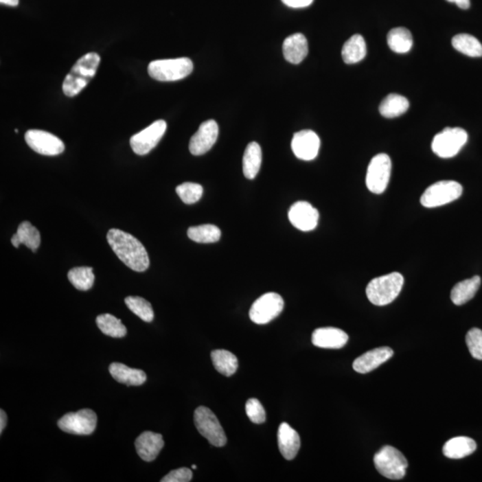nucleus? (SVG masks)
Returning <instances> with one entry per match:
<instances>
[{
  "instance_id": "obj_1",
  "label": "nucleus",
  "mask_w": 482,
  "mask_h": 482,
  "mask_svg": "<svg viewBox=\"0 0 482 482\" xmlns=\"http://www.w3.org/2000/svg\"><path fill=\"white\" fill-rule=\"evenodd\" d=\"M107 242L122 262L135 271L145 272L150 267V257L147 250L139 240L127 232L111 229L107 232Z\"/></svg>"
},
{
  "instance_id": "obj_2",
  "label": "nucleus",
  "mask_w": 482,
  "mask_h": 482,
  "mask_svg": "<svg viewBox=\"0 0 482 482\" xmlns=\"http://www.w3.org/2000/svg\"><path fill=\"white\" fill-rule=\"evenodd\" d=\"M100 56L97 53H88L73 65L62 83L65 96H77L89 84L97 71Z\"/></svg>"
},
{
  "instance_id": "obj_3",
  "label": "nucleus",
  "mask_w": 482,
  "mask_h": 482,
  "mask_svg": "<svg viewBox=\"0 0 482 482\" xmlns=\"http://www.w3.org/2000/svg\"><path fill=\"white\" fill-rule=\"evenodd\" d=\"M404 285V277L400 273L377 277L366 287V296L375 306H387L394 301L400 294Z\"/></svg>"
},
{
  "instance_id": "obj_4",
  "label": "nucleus",
  "mask_w": 482,
  "mask_h": 482,
  "mask_svg": "<svg viewBox=\"0 0 482 482\" xmlns=\"http://www.w3.org/2000/svg\"><path fill=\"white\" fill-rule=\"evenodd\" d=\"M151 78L159 82H175L186 78L193 71V62L190 58L162 59L152 61L148 65Z\"/></svg>"
},
{
  "instance_id": "obj_5",
  "label": "nucleus",
  "mask_w": 482,
  "mask_h": 482,
  "mask_svg": "<svg viewBox=\"0 0 482 482\" xmlns=\"http://www.w3.org/2000/svg\"><path fill=\"white\" fill-rule=\"evenodd\" d=\"M374 466L384 477L391 480H400L406 473L409 463L406 458L397 448L391 446H383L374 455Z\"/></svg>"
},
{
  "instance_id": "obj_6",
  "label": "nucleus",
  "mask_w": 482,
  "mask_h": 482,
  "mask_svg": "<svg viewBox=\"0 0 482 482\" xmlns=\"http://www.w3.org/2000/svg\"><path fill=\"white\" fill-rule=\"evenodd\" d=\"M468 139V134L462 128H446L434 137L431 148L437 157L451 159L457 156Z\"/></svg>"
},
{
  "instance_id": "obj_7",
  "label": "nucleus",
  "mask_w": 482,
  "mask_h": 482,
  "mask_svg": "<svg viewBox=\"0 0 482 482\" xmlns=\"http://www.w3.org/2000/svg\"><path fill=\"white\" fill-rule=\"evenodd\" d=\"M462 193L463 187L457 181H437L425 190L421 196V204L428 208L441 207L457 200Z\"/></svg>"
},
{
  "instance_id": "obj_8",
  "label": "nucleus",
  "mask_w": 482,
  "mask_h": 482,
  "mask_svg": "<svg viewBox=\"0 0 482 482\" xmlns=\"http://www.w3.org/2000/svg\"><path fill=\"white\" fill-rule=\"evenodd\" d=\"M194 422L198 433L214 446H225L227 443L225 431L219 420L209 409L199 406L195 410Z\"/></svg>"
},
{
  "instance_id": "obj_9",
  "label": "nucleus",
  "mask_w": 482,
  "mask_h": 482,
  "mask_svg": "<svg viewBox=\"0 0 482 482\" xmlns=\"http://www.w3.org/2000/svg\"><path fill=\"white\" fill-rule=\"evenodd\" d=\"M391 174V160L387 154H378L369 163L366 186L374 194L385 192Z\"/></svg>"
},
{
  "instance_id": "obj_10",
  "label": "nucleus",
  "mask_w": 482,
  "mask_h": 482,
  "mask_svg": "<svg viewBox=\"0 0 482 482\" xmlns=\"http://www.w3.org/2000/svg\"><path fill=\"white\" fill-rule=\"evenodd\" d=\"M284 308V299L279 294L266 293L253 303L249 317L253 323L266 324L278 317Z\"/></svg>"
},
{
  "instance_id": "obj_11",
  "label": "nucleus",
  "mask_w": 482,
  "mask_h": 482,
  "mask_svg": "<svg viewBox=\"0 0 482 482\" xmlns=\"http://www.w3.org/2000/svg\"><path fill=\"white\" fill-rule=\"evenodd\" d=\"M96 413L91 409H82L76 413H68L58 422L65 433L74 435H91L97 427Z\"/></svg>"
},
{
  "instance_id": "obj_12",
  "label": "nucleus",
  "mask_w": 482,
  "mask_h": 482,
  "mask_svg": "<svg viewBox=\"0 0 482 482\" xmlns=\"http://www.w3.org/2000/svg\"><path fill=\"white\" fill-rule=\"evenodd\" d=\"M166 128H168V124H166L165 121L157 120L141 132L133 135L130 138V143L134 153L139 154V156H145V154L150 153L163 138Z\"/></svg>"
},
{
  "instance_id": "obj_13",
  "label": "nucleus",
  "mask_w": 482,
  "mask_h": 482,
  "mask_svg": "<svg viewBox=\"0 0 482 482\" xmlns=\"http://www.w3.org/2000/svg\"><path fill=\"white\" fill-rule=\"evenodd\" d=\"M25 141L32 150L43 156H58L65 150L64 142L54 134L41 130H29Z\"/></svg>"
},
{
  "instance_id": "obj_14",
  "label": "nucleus",
  "mask_w": 482,
  "mask_h": 482,
  "mask_svg": "<svg viewBox=\"0 0 482 482\" xmlns=\"http://www.w3.org/2000/svg\"><path fill=\"white\" fill-rule=\"evenodd\" d=\"M219 127L214 120L204 122L190 141V151L193 156H201L209 151L218 138Z\"/></svg>"
},
{
  "instance_id": "obj_15",
  "label": "nucleus",
  "mask_w": 482,
  "mask_h": 482,
  "mask_svg": "<svg viewBox=\"0 0 482 482\" xmlns=\"http://www.w3.org/2000/svg\"><path fill=\"white\" fill-rule=\"evenodd\" d=\"M317 208L306 201H299L291 205L288 219L295 228L302 231H311L317 228L319 221Z\"/></svg>"
},
{
  "instance_id": "obj_16",
  "label": "nucleus",
  "mask_w": 482,
  "mask_h": 482,
  "mask_svg": "<svg viewBox=\"0 0 482 482\" xmlns=\"http://www.w3.org/2000/svg\"><path fill=\"white\" fill-rule=\"evenodd\" d=\"M320 138L310 130H303L294 134L291 148L297 159L314 160L319 153Z\"/></svg>"
},
{
  "instance_id": "obj_17",
  "label": "nucleus",
  "mask_w": 482,
  "mask_h": 482,
  "mask_svg": "<svg viewBox=\"0 0 482 482\" xmlns=\"http://www.w3.org/2000/svg\"><path fill=\"white\" fill-rule=\"evenodd\" d=\"M394 355L391 347L375 348L357 357L353 363L354 370L359 374H368L388 361Z\"/></svg>"
},
{
  "instance_id": "obj_18",
  "label": "nucleus",
  "mask_w": 482,
  "mask_h": 482,
  "mask_svg": "<svg viewBox=\"0 0 482 482\" xmlns=\"http://www.w3.org/2000/svg\"><path fill=\"white\" fill-rule=\"evenodd\" d=\"M348 335L343 330L333 327H325L314 330L312 335V342L315 347L339 349L347 343Z\"/></svg>"
},
{
  "instance_id": "obj_19",
  "label": "nucleus",
  "mask_w": 482,
  "mask_h": 482,
  "mask_svg": "<svg viewBox=\"0 0 482 482\" xmlns=\"http://www.w3.org/2000/svg\"><path fill=\"white\" fill-rule=\"evenodd\" d=\"M165 446L163 436L152 431H145L136 439L137 453L146 462H152L157 457Z\"/></svg>"
},
{
  "instance_id": "obj_20",
  "label": "nucleus",
  "mask_w": 482,
  "mask_h": 482,
  "mask_svg": "<svg viewBox=\"0 0 482 482\" xmlns=\"http://www.w3.org/2000/svg\"><path fill=\"white\" fill-rule=\"evenodd\" d=\"M278 446L282 457L287 460H293L299 451V433L286 422H282L279 427Z\"/></svg>"
},
{
  "instance_id": "obj_21",
  "label": "nucleus",
  "mask_w": 482,
  "mask_h": 482,
  "mask_svg": "<svg viewBox=\"0 0 482 482\" xmlns=\"http://www.w3.org/2000/svg\"><path fill=\"white\" fill-rule=\"evenodd\" d=\"M282 50H284L286 60L291 64H299L308 56V40L302 34L290 35L284 41Z\"/></svg>"
},
{
  "instance_id": "obj_22",
  "label": "nucleus",
  "mask_w": 482,
  "mask_h": 482,
  "mask_svg": "<svg viewBox=\"0 0 482 482\" xmlns=\"http://www.w3.org/2000/svg\"><path fill=\"white\" fill-rule=\"evenodd\" d=\"M109 373L116 382L128 386H141L147 380V374L139 369L128 367L121 363H113L109 366Z\"/></svg>"
},
{
  "instance_id": "obj_23",
  "label": "nucleus",
  "mask_w": 482,
  "mask_h": 482,
  "mask_svg": "<svg viewBox=\"0 0 482 482\" xmlns=\"http://www.w3.org/2000/svg\"><path fill=\"white\" fill-rule=\"evenodd\" d=\"M477 444L468 437H457L448 440L443 446V454L450 459H461L474 453Z\"/></svg>"
},
{
  "instance_id": "obj_24",
  "label": "nucleus",
  "mask_w": 482,
  "mask_h": 482,
  "mask_svg": "<svg viewBox=\"0 0 482 482\" xmlns=\"http://www.w3.org/2000/svg\"><path fill=\"white\" fill-rule=\"evenodd\" d=\"M11 243L14 248H19L21 244L35 252L41 245L40 231L29 222H23L17 229L16 234L12 237Z\"/></svg>"
},
{
  "instance_id": "obj_25",
  "label": "nucleus",
  "mask_w": 482,
  "mask_h": 482,
  "mask_svg": "<svg viewBox=\"0 0 482 482\" xmlns=\"http://www.w3.org/2000/svg\"><path fill=\"white\" fill-rule=\"evenodd\" d=\"M481 277L474 276L471 279H464L455 285L451 291L452 302L457 306H462L473 299L480 288Z\"/></svg>"
},
{
  "instance_id": "obj_26",
  "label": "nucleus",
  "mask_w": 482,
  "mask_h": 482,
  "mask_svg": "<svg viewBox=\"0 0 482 482\" xmlns=\"http://www.w3.org/2000/svg\"><path fill=\"white\" fill-rule=\"evenodd\" d=\"M262 165V150L257 142L246 146L243 156V174L246 179L253 180L257 177Z\"/></svg>"
},
{
  "instance_id": "obj_27",
  "label": "nucleus",
  "mask_w": 482,
  "mask_h": 482,
  "mask_svg": "<svg viewBox=\"0 0 482 482\" xmlns=\"http://www.w3.org/2000/svg\"><path fill=\"white\" fill-rule=\"evenodd\" d=\"M366 43L363 36L356 34L352 36L344 44L342 49V58L346 64L352 65L358 62L365 58Z\"/></svg>"
},
{
  "instance_id": "obj_28",
  "label": "nucleus",
  "mask_w": 482,
  "mask_h": 482,
  "mask_svg": "<svg viewBox=\"0 0 482 482\" xmlns=\"http://www.w3.org/2000/svg\"><path fill=\"white\" fill-rule=\"evenodd\" d=\"M409 108L407 98L398 94H389L380 103V115L387 118H395L404 115Z\"/></svg>"
},
{
  "instance_id": "obj_29",
  "label": "nucleus",
  "mask_w": 482,
  "mask_h": 482,
  "mask_svg": "<svg viewBox=\"0 0 482 482\" xmlns=\"http://www.w3.org/2000/svg\"><path fill=\"white\" fill-rule=\"evenodd\" d=\"M211 359H212L216 371L227 377L236 373L237 369L239 367V362H238L236 356L228 350H214L211 353Z\"/></svg>"
},
{
  "instance_id": "obj_30",
  "label": "nucleus",
  "mask_w": 482,
  "mask_h": 482,
  "mask_svg": "<svg viewBox=\"0 0 482 482\" xmlns=\"http://www.w3.org/2000/svg\"><path fill=\"white\" fill-rule=\"evenodd\" d=\"M387 41L389 49L395 53L404 54L409 52L413 47V36L409 29L398 27L389 32Z\"/></svg>"
},
{
  "instance_id": "obj_31",
  "label": "nucleus",
  "mask_w": 482,
  "mask_h": 482,
  "mask_svg": "<svg viewBox=\"0 0 482 482\" xmlns=\"http://www.w3.org/2000/svg\"><path fill=\"white\" fill-rule=\"evenodd\" d=\"M452 45L463 55L471 56V58H480L482 56V45L473 36L466 34L455 35L452 38Z\"/></svg>"
},
{
  "instance_id": "obj_32",
  "label": "nucleus",
  "mask_w": 482,
  "mask_h": 482,
  "mask_svg": "<svg viewBox=\"0 0 482 482\" xmlns=\"http://www.w3.org/2000/svg\"><path fill=\"white\" fill-rule=\"evenodd\" d=\"M98 328L106 336L112 338H123L127 333L126 327L122 321L110 314L98 315L96 319Z\"/></svg>"
},
{
  "instance_id": "obj_33",
  "label": "nucleus",
  "mask_w": 482,
  "mask_h": 482,
  "mask_svg": "<svg viewBox=\"0 0 482 482\" xmlns=\"http://www.w3.org/2000/svg\"><path fill=\"white\" fill-rule=\"evenodd\" d=\"M221 230L213 225L193 226L187 230V237L196 243H214L221 239Z\"/></svg>"
},
{
  "instance_id": "obj_34",
  "label": "nucleus",
  "mask_w": 482,
  "mask_h": 482,
  "mask_svg": "<svg viewBox=\"0 0 482 482\" xmlns=\"http://www.w3.org/2000/svg\"><path fill=\"white\" fill-rule=\"evenodd\" d=\"M68 279H69L73 287L77 290L86 291L91 290L94 284L95 275L93 268L91 267H76L73 268L68 273Z\"/></svg>"
},
{
  "instance_id": "obj_35",
  "label": "nucleus",
  "mask_w": 482,
  "mask_h": 482,
  "mask_svg": "<svg viewBox=\"0 0 482 482\" xmlns=\"http://www.w3.org/2000/svg\"><path fill=\"white\" fill-rule=\"evenodd\" d=\"M128 308L141 318L142 321L151 323L154 320V314L151 303L141 297H127L124 300Z\"/></svg>"
},
{
  "instance_id": "obj_36",
  "label": "nucleus",
  "mask_w": 482,
  "mask_h": 482,
  "mask_svg": "<svg viewBox=\"0 0 482 482\" xmlns=\"http://www.w3.org/2000/svg\"><path fill=\"white\" fill-rule=\"evenodd\" d=\"M203 187L200 184L185 183L176 187V193L181 201L187 205L196 203L203 195Z\"/></svg>"
},
{
  "instance_id": "obj_37",
  "label": "nucleus",
  "mask_w": 482,
  "mask_h": 482,
  "mask_svg": "<svg viewBox=\"0 0 482 482\" xmlns=\"http://www.w3.org/2000/svg\"><path fill=\"white\" fill-rule=\"evenodd\" d=\"M466 341L473 358L482 360V330L478 328L470 330Z\"/></svg>"
},
{
  "instance_id": "obj_38",
  "label": "nucleus",
  "mask_w": 482,
  "mask_h": 482,
  "mask_svg": "<svg viewBox=\"0 0 482 482\" xmlns=\"http://www.w3.org/2000/svg\"><path fill=\"white\" fill-rule=\"evenodd\" d=\"M246 413L250 421L255 424H263L266 422V410L257 398H250L246 401Z\"/></svg>"
},
{
  "instance_id": "obj_39",
  "label": "nucleus",
  "mask_w": 482,
  "mask_h": 482,
  "mask_svg": "<svg viewBox=\"0 0 482 482\" xmlns=\"http://www.w3.org/2000/svg\"><path fill=\"white\" fill-rule=\"evenodd\" d=\"M192 472L189 468H180L170 472L161 480L162 482H189L192 480Z\"/></svg>"
},
{
  "instance_id": "obj_40",
  "label": "nucleus",
  "mask_w": 482,
  "mask_h": 482,
  "mask_svg": "<svg viewBox=\"0 0 482 482\" xmlns=\"http://www.w3.org/2000/svg\"><path fill=\"white\" fill-rule=\"evenodd\" d=\"M284 4L292 8H303L308 7L314 0H282Z\"/></svg>"
},
{
  "instance_id": "obj_41",
  "label": "nucleus",
  "mask_w": 482,
  "mask_h": 482,
  "mask_svg": "<svg viewBox=\"0 0 482 482\" xmlns=\"http://www.w3.org/2000/svg\"><path fill=\"white\" fill-rule=\"evenodd\" d=\"M446 1L455 3L461 9H468L470 5H471L470 0H446Z\"/></svg>"
},
{
  "instance_id": "obj_42",
  "label": "nucleus",
  "mask_w": 482,
  "mask_h": 482,
  "mask_svg": "<svg viewBox=\"0 0 482 482\" xmlns=\"http://www.w3.org/2000/svg\"><path fill=\"white\" fill-rule=\"evenodd\" d=\"M7 413H5L4 410H0V433L2 434L3 431H4L5 425H7Z\"/></svg>"
},
{
  "instance_id": "obj_43",
  "label": "nucleus",
  "mask_w": 482,
  "mask_h": 482,
  "mask_svg": "<svg viewBox=\"0 0 482 482\" xmlns=\"http://www.w3.org/2000/svg\"><path fill=\"white\" fill-rule=\"evenodd\" d=\"M2 5H7L9 7H16L19 4V0H0Z\"/></svg>"
},
{
  "instance_id": "obj_44",
  "label": "nucleus",
  "mask_w": 482,
  "mask_h": 482,
  "mask_svg": "<svg viewBox=\"0 0 482 482\" xmlns=\"http://www.w3.org/2000/svg\"><path fill=\"white\" fill-rule=\"evenodd\" d=\"M192 468L193 470H196V466H195V464H193V466H192Z\"/></svg>"
}]
</instances>
